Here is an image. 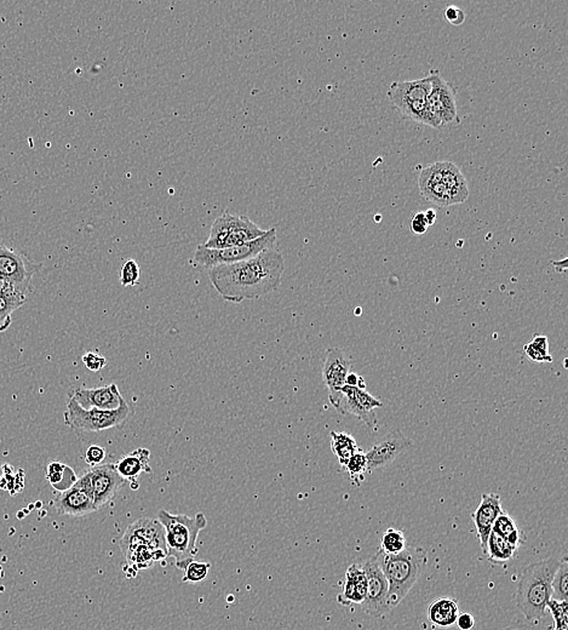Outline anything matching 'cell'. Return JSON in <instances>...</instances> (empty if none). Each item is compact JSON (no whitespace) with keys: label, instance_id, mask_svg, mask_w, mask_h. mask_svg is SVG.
Masks as SVG:
<instances>
[{"label":"cell","instance_id":"6da1fadb","mask_svg":"<svg viewBox=\"0 0 568 630\" xmlns=\"http://www.w3.org/2000/svg\"><path fill=\"white\" fill-rule=\"evenodd\" d=\"M284 271V257L273 248L246 261L211 268L209 278L222 299L241 303L278 290Z\"/></svg>","mask_w":568,"mask_h":630},{"label":"cell","instance_id":"7a4b0ae2","mask_svg":"<svg viewBox=\"0 0 568 630\" xmlns=\"http://www.w3.org/2000/svg\"><path fill=\"white\" fill-rule=\"evenodd\" d=\"M120 548L128 565L136 571L147 570L167 557L164 527L151 518H142L130 525L120 541Z\"/></svg>","mask_w":568,"mask_h":630},{"label":"cell","instance_id":"3957f363","mask_svg":"<svg viewBox=\"0 0 568 630\" xmlns=\"http://www.w3.org/2000/svg\"><path fill=\"white\" fill-rule=\"evenodd\" d=\"M560 562L554 557L535 562L523 569L515 601L527 621H539L551 599V582Z\"/></svg>","mask_w":568,"mask_h":630},{"label":"cell","instance_id":"277c9868","mask_svg":"<svg viewBox=\"0 0 568 630\" xmlns=\"http://www.w3.org/2000/svg\"><path fill=\"white\" fill-rule=\"evenodd\" d=\"M375 557L388 582L389 610L399 606L426 567L428 557L423 548L406 547L395 555L377 553Z\"/></svg>","mask_w":568,"mask_h":630},{"label":"cell","instance_id":"5b68a950","mask_svg":"<svg viewBox=\"0 0 568 630\" xmlns=\"http://www.w3.org/2000/svg\"><path fill=\"white\" fill-rule=\"evenodd\" d=\"M158 521L165 531V544L167 557H174L176 567L184 570L197 553V541L200 531L207 526L204 513L188 516L186 514H171L161 509L158 513Z\"/></svg>","mask_w":568,"mask_h":630},{"label":"cell","instance_id":"8992f818","mask_svg":"<svg viewBox=\"0 0 568 630\" xmlns=\"http://www.w3.org/2000/svg\"><path fill=\"white\" fill-rule=\"evenodd\" d=\"M431 89V77L429 74L426 78L394 82L388 90V97L391 105L401 113L405 119L439 129L441 123L433 114L428 105Z\"/></svg>","mask_w":568,"mask_h":630},{"label":"cell","instance_id":"52a82bcc","mask_svg":"<svg viewBox=\"0 0 568 630\" xmlns=\"http://www.w3.org/2000/svg\"><path fill=\"white\" fill-rule=\"evenodd\" d=\"M275 243H276V230L271 228V230H266V233L264 235H262L261 238H257L253 241H248V243L238 245V246L227 248H207L204 245H199L194 253L193 261L199 267L209 268V269L217 267V266H223V264H233V263L250 260V258L260 255L264 250L274 248Z\"/></svg>","mask_w":568,"mask_h":630},{"label":"cell","instance_id":"ba28073f","mask_svg":"<svg viewBox=\"0 0 568 630\" xmlns=\"http://www.w3.org/2000/svg\"><path fill=\"white\" fill-rule=\"evenodd\" d=\"M264 233L266 230L260 228L248 217L225 212L222 216L216 218L204 246L207 248H232L261 238Z\"/></svg>","mask_w":568,"mask_h":630},{"label":"cell","instance_id":"9c48e42d","mask_svg":"<svg viewBox=\"0 0 568 630\" xmlns=\"http://www.w3.org/2000/svg\"><path fill=\"white\" fill-rule=\"evenodd\" d=\"M64 423L78 432H102L110 428L120 427L130 416V406L126 400L119 409L113 411L85 410L79 406L73 398H69L67 409L64 411Z\"/></svg>","mask_w":568,"mask_h":630},{"label":"cell","instance_id":"30bf717a","mask_svg":"<svg viewBox=\"0 0 568 630\" xmlns=\"http://www.w3.org/2000/svg\"><path fill=\"white\" fill-rule=\"evenodd\" d=\"M40 268L42 264L32 261L26 253L0 241V276H4L20 294L27 296L33 276Z\"/></svg>","mask_w":568,"mask_h":630},{"label":"cell","instance_id":"8fae6325","mask_svg":"<svg viewBox=\"0 0 568 630\" xmlns=\"http://www.w3.org/2000/svg\"><path fill=\"white\" fill-rule=\"evenodd\" d=\"M52 504L60 516H85L96 511L89 470L77 479L72 488L56 495Z\"/></svg>","mask_w":568,"mask_h":630},{"label":"cell","instance_id":"7c38bea8","mask_svg":"<svg viewBox=\"0 0 568 630\" xmlns=\"http://www.w3.org/2000/svg\"><path fill=\"white\" fill-rule=\"evenodd\" d=\"M341 393L342 398L339 403V414H353L368 427L375 429L377 427L375 410L384 407V404L370 394L366 388L344 386Z\"/></svg>","mask_w":568,"mask_h":630},{"label":"cell","instance_id":"4fadbf2b","mask_svg":"<svg viewBox=\"0 0 568 630\" xmlns=\"http://www.w3.org/2000/svg\"><path fill=\"white\" fill-rule=\"evenodd\" d=\"M367 577L366 598L362 601V610L368 616L382 617L390 611L387 603L388 582L376 557L361 564Z\"/></svg>","mask_w":568,"mask_h":630},{"label":"cell","instance_id":"5bb4252c","mask_svg":"<svg viewBox=\"0 0 568 630\" xmlns=\"http://www.w3.org/2000/svg\"><path fill=\"white\" fill-rule=\"evenodd\" d=\"M412 445V440L406 437L400 429L387 433L384 437H380L378 442H375L365 452L368 473L393 463L398 456L406 452Z\"/></svg>","mask_w":568,"mask_h":630},{"label":"cell","instance_id":"9a60e30c","mask_svg":"<svg viewBox=\"0 0 568 630\" xmlns=\"http://www.w3.org/2000/svg\"><path fill=\"white\" fill-rule=\"evenodd\" d=\"M431 89L428 96V105L433 114L439 119L441 126L458 123V111L454 87L446 82L436 70H431Z\"/></svg>","mask_w":568,"mask_h":630},{"label":"cell","instance_id":"2e32d148","mask_svg":"<svg viewBox=\"0 0 568 630\" xmlns=\"http://www.w3.org/2000/svg\"><path fill=\"white\" fill-rule=\"evenodd\" d=\"M352 361L339 348H330L326 352L325 361L322 366V380L329 391L331 405L337 411L342 398L341 389L345 386V380L350 373Z\"/></svg>","mask_w":568,"mask_h":630},{"label":"cell","instance_id":"e0dca14e","mask_svg":"<svg viewBox=\"0 0 568 630\" xmlns=\"http://www.w3.org/2000/svg\"><path fill=\"white\" fill-rule=\"evenodd\" d=\"M89 473L91 478L92 497L97 511L108 504L120 488L128 483L124 478L120 477L115 465L112 463L90 467Z\"/></svg>","mask_w":568,"mask_h":630},{"label":"cell","instance_id":"ac0fdd59","mask_svg":"<svg viewBox=\"0 0 568 630\" xmlns=\"http://www.w3.org/2000/svg\"><path fill=\"white\" fill-rule=\"evenodd\" d=\"M69 398H73L83 409L101 411L119 409L125 400L115 383L100 388H77L69 391Z\"/></svg>","mask_w":568,"mask_h":630},{"label":"cell","instance_id":"d6986e66","mask_svg":"<svg viewBox=\"0 0 568 630\" xmlns=\"http://www.w3.org/2000/svg\"><path fill=\"white\" fill-rule=\"evenodd\" d=\"M502 511H503V508H502L500 497L495 493H485V495H482L481 501H480L477 511L472 514V521L477 527V537H479V542H480L484 554H486L487 541L490 537L492 526Z\"/></svg>","mask_w":568,"mask_h":630},{"label":"cell","instance_id":"ffe728a7","mask_svg":"<svg viewBox=\"0 0 568 630\" xmlns=\"http://www.w3.org/2000/svg\"><path fill=\"white\" fill-rule=\"evenodd\" d=\"M418 188L421 197L434 204L436 207H451V198L449 192L441 177L440 161L426 166L418 177Z\"/></svg>","mask_w":568,"mask_h":630},{"label":"cell","instance_id":"44dd1931","mask_svg":"<svg viewBox=\"0 0 568 630\" xmlns=\"http://www.w3.org/2000/svg\"><path fill=\"white\" fill-rule=\"evenodd\" d=\"M115 468L120 477L130 483L133 490H137L140 488V474L151 473V451L146 447H138L128 455L124 456L115 465Z\"/></svg>","mask_w":568,"mask_h":630},{"label":"cell","instance_id":"7402d4cb","mask_svg":"<svg viewBox=\"0 0 568 630\" xmlns=\"http://www.w3.org/2000/svg\"><path fill=\"white\" fill-rule=\"evenodd\" d=\"M367 577L361 564H353L349 566L345 572L343 590L338 595V601L342 605L350 603H362L366 598Z\"/></svg>","mask_w":568,"mask_h":630},{"label":"cell","instance_id":"603a6c76","mask_svg":"<svg viewBox=\"0 0 568 630\" xmlns=\"http://www.w3.org/2000/svg\"><path fill=\"white\" fill-rule=\"evenodd\" d=\"M441 177L449 192L452 205L462 204L469 198L468 182L458 166L451 161H440Z\"/></svg>","mask_w":568,"mask_h":630},{"label":"cell","instance_id":"cb8c5ba5","mask_svg":"<svg viewBox=\"0 0 568 630\" xmlns=\"http://www.w3.org/2000/svg\"><path fill=\"white\" fill-rule=\"evenodd\" d=\"M458 603L454 599H436L428 608L429 621L438 627H451L458 618Z\"/></svg>","mask_w":568,"mask_h":630},{"label":"cell","instance_id":"d4e9b609","mask_svg":"<svg viewBox=\"0 0 568 630\" xmlns=\"http://www.w3.org/2000/svg\"><path fill=\"white\" fill-rule=\"evenodd\" d=\"M77 474L69 465L54 460L46 467V480L59 493L66 491L77 481Z\"/></svg>","mask_w":568,"mask_h":630},{"label":"cell","instance_id":"484cf974","mask_svg":"<svg viewBox=\"0 0 568 630\" xmlns=\"http://www.w3.org/2000/svg\"><path fill=\"white\" fill-rule=\"evenodd\" d=\"M331 449L335 453L339 465L344 467L350 457L359 450L357 440L353 435L344 432H331Z\"/></svg>","mask_w":568,"mask_h":630},{"label":"cell","instance_id":"4316f807","mask_svg":"<svg viewBox=\"0 0 568 630\" xmlns=\"http://www.w3.org/2000/svg\"><path fill=\"white\" fill-rule=\"evenodd\" d=\"M527 358L533 363H551L553 357L549 353V338L543 335H535L523 347Z\"/></svg>","mask_w":568,"mask_h":630},{"label":"cell","instance_id":"83f0119b","mask_svg":"<svg viewBox=\"0 0 568 630\" xmlns=\"http://www.w3.org/2000/svg\"><path fill=\"white\" fill-rule=\"evenodd\" d=\"M515 550L516 549L505 537L491 532L486 549V554H488L491 560L497 562H508L513 557Z\"/></svg>","mask_w":568,"mask_h":630},{"label":"cell","instance_id":"f1b7e54d","mask_svg":"<svg viewBox=\"0 0 568 630\" xmlns=\"http://www.w3.org/2000/svg\"><path fill=\"white\" fill-rule=\"evenodd\" d=\"M406 547H408L406 537L403 531L388 529L384 531V534H382L380 552L388 554V555H395V554L403 552Z\"/></svg>","mask_w":568,"mask_h":630},{"label":"cell","instance_id":"f546056e","mask_svg":"<svg viewBox=\"0 0 568 630\" xmlns=\"http://www.w3.org/2000/svg\"><path fill=\"white\" fill-rule=\"evenodd\" d=\"M343 468L347 470L349 478L353 481L354 485H355V486H359V485L365 480V475L368 474L365 452L359 449V450L350 457V460L347 462V465H344Z\"/></svg>","mask_w":568,"mask_h":630},{"label":"cell","instance_id":"4dcf8cb0","mask_svg":"<svg viewBox=\"0 0 568 630\" xmlns=\"http://www.w3.org/2000/svg\"><path fill=\"white\" fill-rule=\"evenodd\" d=\"M567 585L568 560L567 557H565L560 562L559 567H558V570H556L554 577H553V582H551V590H553L551 599L559 600V601H567Z\"/></svg>","mask_w":568,"mask_h":630},{"label":"cell","instance_id":"1f68e13d","mask_svg":"<svg viewBox=\"0 0 568 630\" xmlns=\"http://www.w3.org/2000/svg\"><path fill=\"white\" fill-rule=\"evenodd\" d=\"M210 569V562L192 560L184 570V576L182 582L192 583V585L193 583H200L202 580H207Z\"/></svg>","mask_w":568,"mask_h":630},{"label":"cell","instance_id":"d6a6232c","mask_svg":"<svg viewBox=\"0 0 568 630\" xmlns=\"http://www.w3.org/2000/svg\"><path fill=\"white\" fill-rule=\"evenodd\" d=\"M546 608H549L550 613L554 618L555 629L568 630L567 601L550 599Z\"/></svg>","mask_w":568,"mask_h":630},{"label":"cell","instance_id":"836d02e7","mask_svg":"<svg viewBox=\"0 0 568 630\" xmlns=\"http://www.w3.org/2000/svg\"><path fill=\"white\" fill-rule=\"evenodd\" d=\"M140 266L135 260H128L120 271V284L123 286H135L140 283Z\"/></svg>","mask_w":568,"mask_h":630},{"label":"cell","instance_id":"e575fe53","mask_svg":"<svg viewBox=\"0 0 568 630\" xmlns=\"http://www.w3.org/2000/svg\"><path fill=\"white\" fill-rule=\"evenodd\" d=\"M518 529V525L515 523V520L507 511H503L498 516V518L495 519L491 532L500 534L502 537H507L508 534H511L515 530Z\"/></svg>","mask_w":568,"mask_h":630},{"label":"cell","instance_id":"d590c367","mask_svg":"<svg viewBox=\"0 0 568 630\" xmlns=\"http://www.w3.org/2000/svg\"><path fill=\"white\" fill-rule=\"evenodd\" d=\"M82 360L87 370L92 373H97L107 366V359L97 352H87V354L83 355Z\"/></svg>","mask_w":568,"mask_h":630},{"label":"cell","instance_id":"8d00e7d4","mask_svg":"<svg viewBox=\"0 0 568 630\" xmlns=\"http://www.w3.org/2000/svg\"><path fill=\"white\" fill-rule=\"evenodd\" d=\"M105 450L103 447H98V445H91V447H87V451H85V455H84V460L90 467L102 465V462L105 460Z\"/></svg>","mask_w":568,"mask_h":630},{"label":"cell","instance_id":"74e56055","mask_svg":"<svg viewBox=\"0 0 568 630\" xmlns=\"http://www.w3.org/2000/svg\"><path fill=\"white\" fill-rule=\"evenodd\" d=\"M444 19L452 26H461L465 21V14H464L463 10L458 6L449 5L444 10Z\"/></svg>","mask_w":568,"mask_h":630},{"label":"cell","instance_id":"f35d334b","mask_svg":"<svg viewBox=\"0 0 568 630\" xmlns=\"http://www.w3.org/2000/svg\"><path fill=\"white\" fill-rule=\"evenodd\" d=\"M428 228H429V225L426 223L424 212L414 213V216L411 218V232L413 234H424Z\"/></svg>","mask_w":568,"mask_h":630},{"label":"cell","instance_id":"ab89813d","mask_svg":"<svg viewBox=\"0 0 568 630\" xmlns=\"http://www.w3.org/2000/svg\"><path fill=\"white\" fill-rule=\"evenodd\" d=\"M456 623H457L459 630H472L475 626V620L470 613L464 612V613H459Z\"/></svg>","mask_w":568,"mask_h":630},{"label":"cell","instance_id":"60d3db41","mask_svg":"<svg viewBox=\"0 0 568 630\" xmlns=\"http://www.w3.org/2000/svg\"><path fill=\"white\" fill-rule=\"evenodd\" d=\"M505 539H507V541H508V542L510 543V544H511V546H513L515 549H518V548L520 547V546H521L523 542V532L520 531V529L515 530L514 532L508 534V536H507V537H505Z\"/></svg>","mask_w":568,"mask_h":630},{"label":"cell","instance_id":"b9f144b4","mask_svg":"<svg viewBox=\"0 0 568 630\" xmlns=\"http://www.w3.org/2000/svg\"><path fill=\"white\" fill-rule=\"evenodd\" d=\"M551 264L554 266L555 271L558 273H566L568 267V258H564L561 261H551Z\"/></svg>","mask_w":568,"mask_h":630},{"label":"cell","instance_id":"7bdbcfd3","mask_svg":"<svg viewBox=\"0 0 568 630\" xmlns=\"http://www.w3.org/2000/svg\"><path fill=\"white\" fill-rule=\"evenodd\" d=\"M360 380H361V376H359L358 373L350 371L348 376H347V380H345V386L358 387Z\"/></svg>","mask_w":568,"mask_h":630},{"label":"cell","instance_id":"ee69618b","mask_svg":"<svg viewBox=\"0 0 568 630\" xmlns=\"http://www.w3.org/2000/svg\"><path fill=\"white\" fill-rule=\"evenodd\" d=\"M424 217H426V223L428 225L431 227V225H434L436 221V212L433 210V209H429V210H426L424 212Z\"/></svg>","mask_w":568,"mask_h":630},{"label":"cell","instance_id":"f6af8a7d","mask_svg":"<svg viewBox=\"0 0 568 630\" xmlns=\"http://www.w3.org/2000/svg\"><path fill=\"white\" fill-rule=\"evenodd\" d=\"M0 290L1 291H9V290H15L14 287L11 286L9 281L5 279L4 276H0ZM16 291V290H15Z\"/></svg>","mask_w":568,"mask_h":630},{"label":"cell","instance_id":"bcb514c9","mask_svg":"<svg viewBox=\"0 0 568 630\" xmlns=\"http://www.w3.org/2000/svg\"><path fill=\"white\" fill-rule=\"evenodd\" d=\"M554 630H562V629H555V628H554Z\"/></svg>","mask_w":568,"mask_h":630}]
</instances>
